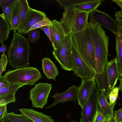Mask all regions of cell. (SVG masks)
Returning <instances> with one entry per match:
<instances>
[{"label": "cell", "mask_w": 122, "mask_h": 122, "mask_svg": "<svg viewBox=\"0 0 122 122\" xmlns=\"http://www.w3.org/2000/svg\"><path fill=\"white\" fill-rule=\"evenodd\" d=\"M13 37L7 52L9 64L16 69L28 67L31 49L29 40L13 29Z\"/></svg>", "instance_id": "6da1fadb"}, {"label": "cell", "mask_w": 122, "mask_h": 122, "mask_svg": "<svg viewBox=\"0 0 122 122\" xmlns=\"http://www.w3.org/2000/svg\"><path fill=\"white\" fill-rule=\"evenodd\" d=\"M89 23L96 56L95 71L97 74H101L108 60L109 38L101 26L90 21Z\"/></svg>", "instance_id": "7a4b0ae2"}, {"label": "cell", "mask_w": 122, "mask_h": 122, "mask_svg": "<svg viewBox=\"0 0 122 122\" xmlns=\"http://www.w3.org/2000/svg\"><path fill=\"white\" fill-rule=\"evenodd\" d=\"M71 33L73 43L78 53L85 62L95 71L96 56L89 22L83 30L77 33Z\"/></svg>", "instance_id": "3957f363"}, {"label": "cell", "mask_w": 122, "mask_h": 122, "mask_svg": "<svg viewBox=\"0 0 122 122\" xmlns=\"http://www.w3.org/2000/svg\"><path fill=\"white\" fill-rule=\"evenodd\" d=\"M89 13L78 10L72 7L64 9L62 16L59 21L67 36L72 32L81 31L86 27L88 23Z\"/></svg>", "instance_id": "277c9868"}, {"label": "cell", "mask_w": 122, "mask_h": 122, "mask_svg": "<svg viewBox=\"0 0 122 122\" xmlns=\"http://www.w3.org/2000/svg\"><path fill=\"white\" fill-rule=\"evenodd\" d=\"M10 84H17L32 86L42 78L36 68L31 67H20L7 71L4 75Z\"/></svg>", "instance_id": "5b68a950"}, {"label": "cell", "mask_w": 122, "mask_h": 122, "mask_svg": "<svg viewBox=\"0 0 122 122\" xmlns=\"http://www.w3.org/2000/svg\"><path fill=\"white\" fill-rule=\"evenodd\" d=\"M71 33L66 37L61 44L52 51L53 55L61 67L67 71H72L74 67Z\"/></svg>", "instance_id": "8992f818"}, {"label": "cell", "mask_w": 122, "mask_h": 122, "mask_svg": "<svg viewBox=\"0 0 122 122\" xmlns=\"http://www.w3.org/2000/svg\"><path fill=\"white\" fill-rule=\"evenodd\" d=\"M52 87L51 84L39 83L31 89L29 98L34 107L42 109L47 103L48 98Z\"/></svg>", "instance_id": "52a82bcc"}, {"label": "cell", "mask_w": 122, "mask_h": 122, "mask_svg": "<svg viewBox=\"0 0 122 122\" xmlns=\"http://www.w3.org/2000/svg\"><path fill=\"white\" fill-rule=\"evenodd\" d=\"M95 85L81 112L80 122H93L98 106V98L100 93Z\"/></svg>", "instance_id": "ba28073f"}, {"label": "cell", "mask_w": 122, "mask_h": 122, "mask_svg": "<svg viewBox=\"0 0 122 122\" xmlns=\"http://www.w3.org/2000/svg\"><path fill=\"white\" fill-rule=\"evenodd\" d=\"M72 51L74 66L72 71L74 74L82 80L94 77L95 71L82 58L73 43Z\"/></svg>", "instance_id": "9c48e42d"}, {"label": "cell", "mask_w": 122, "mask_h": 122, "mask_svg": "<svg viewBox=\"0 0 122 122\" xmlns=\"http://www.w3.org/2000/svg\"><path fill=\"white\" fill-rule=\"evenodd\" d=\"M89 14L90 22L103 26L116 35L118 25L109 15L97 9L90 12Z\"/></svg>", "instance_id": "30bf717a"}, {"label": "cell", "mask_w": 122, "mask_h": 122, "mask_svg": "<svg viewBox=\"0 0 122 122\" xmlns=\"http://www.w3.org/2000/svg\"><path fill=\"white\" fill-rule=\"evenodd\" d=\"M79 87L73 85L69 87L65 92L61 93L56 92L52 97L54 99L53 103L50 106L45 107L46 110L55 106L58 104L70 101L76 102Z\"/></svg>", "instance_id": "8fae6325"}, {"label": "cell", "mask_w": 122, "mask_h": 122, "mask_svg": "<svg viewBox=\"0 0 122 122\" xmlns=\"http://www.w3.org/2000/svg\"><path fill=\"white\" fill-rule=\"evenodd\" d=\"M82 82L79 87L77 95L78 104L82 109L94 86L96 84L94 77L85 80L81 79Z\"/></svg>", "instance_id": "7c38bea8"}, {"label": "cell", "mask_w": 122, "mask_h": 122, "mask_svg": "<svg viewBox=\"0 0 122 122\" xmlns=\"http://www.w3.org/2000/svg\"><path fill=\"white\" fill-rule=\"evenodd\" d=\"M23 85L17 84H11L9 86L0 89V106L7 105L15 102L16 99L15 94L18 89L23 87Z\"/></svg>", "instance_id": "4fadbf2b"}, {"label": "cell", "mask_w": 122, "mask_h": 122, "mask_svg": "<svg viewBox=\"0 0 122 122\" xmlns=\"http://www.w3.org/2000/svg\"><path fill=\"white\" fill-rule=\"evenodd\" d=\"M108 60L106 61L102 73H95L94 78L96 84L99 90L103 91L105 97L108 100L110 90L108 74Z\"/></svg>", "instance_id": "5bb4252c"}, {"label": "cell", "mask_w": 122, "mask_h": 122, "mask_svg": "<svg viewBox=\"0 0 122 122\" xmlns=\"http://www.w3.org/2000/svg\"><path fill=\"white\" fill-rule=\"evenodd\" d=\"M43 11L30 7L26 19L24 33H27L31 27L34 24L43 20L46 17Z\"/></svg>", "instance_id": "9a60e30c"}, {"label": "cell", "mask_w": 122, "mask_h": 122, "mask_svg": "<svg viewBox=\"0 0 122 122\" xmlns=\"http://www.w3.org/2000/svg\"><path fill=\"white\" fill-rule=\"evenodd\" d=\"M21 114L29 118L35 122H55L50 116L39 112L32 108L19 109Z\"/></svg>", "instance_id": "2e32d148"}, {"label": "cell", "mask_w": 122, "mask_h": 122, "mask_svg": "<svg viewBox=\"0 0 122 122\" xmlns=\"http://www.w3.org/2000/svg\"><path fill=\"white\" fill-rule=\"evenodd\" d=\"M51 27L53 37L54 50L56 49L60 45L66 36L59 22L54 19L51 21Z\"/></svg>", "instance_id": "e0dca14e"}, {"label": "cell", "mask_w": 122, "mask_h": 122, "mask_svg": "<svg viewBox=\"0 0 122 122\" xmlns=\"http://www.w3.org/2000/svg\"><path fill=\"white\" fill-rule=\"evenodd\" d=\"M42 68L44 74L48 79H53L56 81V78L59 74L58 69L50 58L42 59Z\"/></svg>", "instance_id": "ac0fdd59"}, {"label": "cell", "mask_w": 122, "mask_h": 122, "mask_svg": "<svg viewBox=\"0 0 122 122\" xmlns=\"http://www.w3.org/2000/svg\"><path fill=\"white\" fill-rule=\"evenodd\" d=\"M108 74L110 90L115 86L117 80L120 76L116 58L109 62Z\"/></svg>", "instance_id": "d6986e66"}, {"label": "cell", "mask_w": 122, "mask_h": 122, "mask_svg": "<svg viewBox=\"0 0 122 122\" xmlns=\"http://www.w3.org/2000/svg\"><path fill=\"white\" fill-rule=\"evenodd\" d=\"M98 98V104L100 109L108 117L112 118L114 116V108L116 103V101L112 105H111L108 101L105 95L104 92L102 91Z\"/></svg>", "instance_id": "ffe728a7"}, {"label": "cell", "mask_w": 122, "mask_h": 122, "mask_svg": "<svg viewBox=\"0 0 122 122\" xmlns=\"http://www.w3.org/2000/svg\"><path fill=\"white\" fill-rule=\"evenodd\" d=\"M20 15L19 24L17 29L18 33H24L26 21L30 7L26 0H19Z\"/></svg>", "instance_id": "44dd1931"}, {"label": "cell", "mask_w": 122, "mask_h": 122, "mask_svg": "<svg viewBox=\"0 0 122 122\" xmlns=\"http://www.w3.org/2000/svg\"><path fill=\"white\" fill-rule=\"evenodd\" d=\"M117 60L120 74L122 78V29L119 30L116 35Z\"/></svg>", "instance_id": "7402d4cb"}, {"label": "cell", "mask_w": 122, "mask_h": 122, "mask_svg": "<svg viewBox=\"0 0 122 122\" xmlns=\"http://www.w3.org/2000/svg\"><path fill=\"white\" fill-rule=\"evenodd\" d=\"M100 0H86L85 2L72 7L80 11L88 13L97 9L101 4Z\"/></svg>", "instance_id": "603a6c76"}, {"label": "cell", "mask_w": 122, "mask_h": 122, "mask_svg": "<svg viewBox=\"0 0 122 122\" xmlns=\"http://www.w3.org/2000/svg\"><path fill=\"white\" fill-rule=\"evenodd\" d=\"M12 30L10 23L4 14L0 15V43L7 41Z\"/></svg>", "instance_id": "cb8c5ba5"}, {"label": "cell", "mask_w": 122, "mask_h": 122, "mask_svg": "<svg viewBox=\"0 0 122 122\" xmlns=\"http://www.w3.org/2000/svg\"><path fill=\"white\" fill-rule=\"evenodd\" d=\"M20 8L19 0H14L12 6L11 19L12 29L17 30L20 23Z\"/></svg>", "instance_id": "d4e9b609"}, {"label": "cell", "mask_w": 122, "mask_h": 122, "mask_svg": "<svg viewBox=\"0 0 122 122\" xmlns=\"http://www.w3.org/2000/svg\"><path fill=\"white\" fill-rule=\"evenodd\" d=\"M1 122H35L26 116L21 114H15L13 112L8 113L0 120Z\"/></svg>", "instance_id": "484cf974"}, {"label": "cell", "mask_w": 122, "mask_h": 122, "mask_svg": "<svg viewBox=\"0 0 122 122\" xmlns=\"http://www.w3.org/2000/svg\"><path fill=\"white\" fill-rule=\"evenodd\" d=\"M14 0H0V5L2 9L3 13L9 22L12 30L11 19L12 3Z\"/></svg>", "instance_id": "4316f807"}, {"label": "cell", "mask_w": 122, "mask_h": 122, "mask_svg": "<svg viewBox=\"0 0 122 122\" xmlns=\"http://www.w3.org/2000/svg\"><path fill=\"white\" fill-rule=\"evenodd\" d=\"M28 40L32 43H34L40 36V31L38 28L29 31L28 33Z\"/></svg>", "instance_id": "83f0119b"}, {"label": "cell", "mask_w": 122, "mask_h": 122, "mask_svg": "<svg viewBox=\"0 0 122 122\" xmlns=\"http://www.w3.org/2000/svg\"><path fill=\"white\" fill-rule=\"evenodd\" d=\"M51 21L48 17H45L44 19L33 25L30 28L29 31L47 26H51Z\"/></svg>", "instance_id": "f1b7e54d"}, {"label": "cell", "mask_w": 122, "mask_h": 122, "mask_svg": "<svg viewBox=\"0 0 122 122\" xmlns=\"http://www.w3.org/2000/svg\"><path fill=\"white\" fill-rule=\"evenodd\" d=\"M120 90L119 86L114 87L109 92L108 95L109 103L112 105L116 101Z\"/></svg>", "instance_id": "f546056e"}, {"label": "cell", "mask_w": 122, "mask_h": 122, "mask_svg": "<svg viewBox=\"0 0 122 122\" xmlns=\"http://www.w3.org/2000/svg\"><path fill=\"white\" fill-rule=\"evenodd\" d=\"M109 118L101 111L98 105L93 122H102Z\"/></svg>", "instance_id": "4dcf8cb0"}, {"label": "cell", "mask_w": 122, "mask_h": 122, "mask_svg": "<svg viewBox=\"0 0 122 122\" xmlns=\"http://www.w3.org/2000/svg\"><path fill=\"white\" fill-rule=\"evenodd\" d=\"M8 62L7 57L5 51L3 52L1 56L0 60V76H1L3 72L5 71Z\"/></svg>", "instance_id": "1f68e13d"}, {"label": "cell", "mask_w": 122, "mask_h": 122, "mask_svg": "<svg viewBox=\"0 0 122 122\" xmlns=\"http://www.w3.org/2000/svg\"><path fill=\"white\" fill-rule=\"evenodd\" d=\"M39 29L44 31L48 38L51 41L53 48L54 47V44L52 30L51 26H43Z\"/></svg>", "instance_id": "d6a6232c"}, {"label": "cell", "mask_w": 122, "mask_h": 122, "mask_svg": "<svg viewBox=\"0 0 122 122\" xmlns=\"http://www.w3.org/2000/svg\"><path fill=\"white\" fill-rule=\"evenodd\" d=\"M113 117L114 122H122V107L115 111Z\"/></svg>", "instance_id": "836d02e7"}, {"label": "cell", "mask_w": 122, "mask_h": 122, "mask_svg": "<svg viewBox=\"0 0 122 122\" xmlns=\"http://www.w3.org/2000/svg\"><path fill=\"white\" fill-rule=\"evenodd\" d=\"M120 10L116 12L115 14V20L117 23L122 25V7Z\"/></svg>", "instance_id": "e575fe53"}, {"label": "cell", "mask_w": 122, "mask_h": 122, "mask_svg": "<svg viewBox=\"0 0 122 122\" xmlns=\"http://www.w3.org/2000/svg\"><path fill=\"white\" fill-rule=\"evenodd\" d=\"M10 84L5 79L4 75L0 76V89L9 86Z\"/></svg>", "instance_id": "d590c367"}, {"label": "cell", "mask_w": 122, "mask_h": 122, "mask_svg": "<svg viewBox=\"0 0 122 122\" xmlns=\"http://www.w3.org/2000/svg\"><path fill=\"white\" fill-rule=\"evenodd\" d=\"M7 105L0 106V120H1L7 113Z\"/></svg>", "instance_id": "8d00e7d4"}, {"label": "cell", "mask_w": 122, "mask_h": 122, "mask_svg": "<svg viewBox=\"0 0 122 122\" xmlns=\"http://www.w3.org/2000/svg\"><path fill=\"white\" fill-rule=\"evenodd\" d=\"M1 46L0 48V53L6 51H8L7 48V46L4 43V42L1 43Z\"/></svg>", "instance_id": "74e56055"}, {"label": "cell", "mask_w": 122, "mask_h": 122, "mask_svg": "<svg viewBox=\"0 0 122 122\" xmlns=\"http://www.w3.org/2000/svg\"><path fill=\"white\" fill-rule=\"evenodd\" d=\"M112 1L117 4L120 7H122V0H113Z\"/></svg>", "instance_id": "f35d334b"}, {"label": "cell", "mask_w": 122, "mask_h": 122, "mask_svg": "<svg viewBox=\"0 0 122 122\" xmlns=\"http://www.w3.org/2000/svg\"><path fill=\"white\" fill-rule=\"evenodd\" d=\"M120 81V84H119V87L120 88V90L122 94V78H121L119 79Z\"/></svg>", "instance_id": "ab89813d"}, {"label": "cell", "mask_w": 122, "mask_h": 122, "mask_svg": "<svg viewBox=\"0 0 122 122\" xmlns=\"http://www.w3.org/2000/svg\"><path fill=\"white\" fill-rule=\"evenodd\" d=\"M113 118H109L102 122H111Z\"/></svg>", "instance_id": "60d3db41"}, {"label": "cell", "mask_w": 122, "mask_h": 122, "mask_svg": "<svg viewBox=\"0 0 122 122\" xmlns=\"http://www.w3.org/2000/svg\"><path fill=\"white\" fill-rule=\"evenodd\" d=\"M71 122H77L76 121L74 120L73 121H72Z\"/></svg>", "instance_id": "b9f144b4"}, {"label": "cell", "mask_w": 122, "mask_h": 122, "mask_svg": "<svg viewBox=\"0 0 122 122\" xmlns=\"http://www.w3.org/2000/svg\"><path fill=\"white\" fill-rule=\"evenodd\" d=\"M111 122H114L113 121H112Z\"/></svg>", "instance_id": "7bdbcfd3"}, {"label": "cell", "mask_w": 122, "mask_h": 122, "mask_svg": "<svg viewBox=\"0 0 122 122\" xmlns=\"http://www.w3.org/2000/svg\"></svg>", "instance_id": "ee69618b"}]
</instances>
